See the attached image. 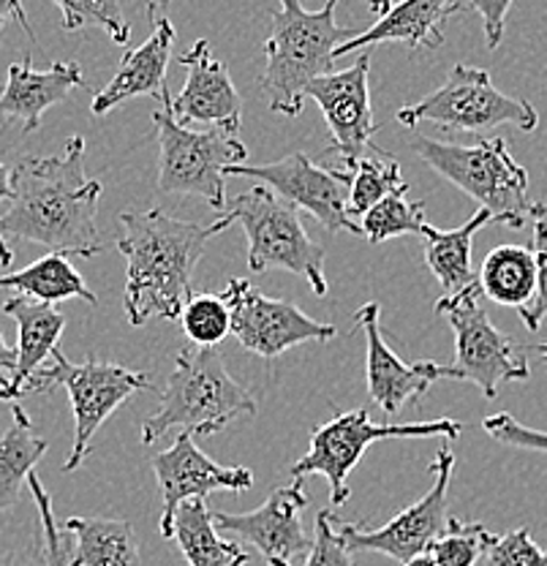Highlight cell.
Listing matches in <instances>:
<instances>
[{
	"mask_svg": "<svg viewBox=\"0 0 547 566\" xmlns=\"http://www.w3.org/2000/svg\"><path fill=\"white\" fill-rule=\"evenodd\" d=\"M512 0H472V9L482 17L485 25V39L491 50H496L504 39V22H507Z\"/></svg>",
	"mask_w": 547,
	"mask_h": 566,
	"instance_id": "obj_40",
	"label": "cell"
},
{
	"mask_svg": "<svg viewBox=\"0 0 547 566\" xmlns=\"http://www.w3.org/2000/svg\"><path fill=\"white\" fill-rule=\"evenodd\" d=\"M452 471H455V455H452L450 444L439 447L436 460L431 463L433 485L417 504L406 506L381 528L344 523L335 531H338L340 539L346 542L351 553H385V556L396 558L398 564L422 556L450 521V515H446V504H450L446 491H450Z\"/></svg>",
	"mask_w": 547,
	"mask_h": 566,
	"instance_id": "obj_12",
	"label": "cell"
},
{
	"mask_svg": "<svg viewBox=\"0 0 547 566\" xmlns=\"http://www.w3.org/2000/svg\"><path fill=\"white\" fill-rule=\"evenodd\" d=\"M414 153L444 180L480 202L493 216V223L523 229L532 218L528 172L512 158L502 137L480 139L474 145H452L439 139H414Z\"/></svg>",
	"mask_w": 547,
	"mask_h": 566,
	"instance_id": "obj_6",
	"label": "cell"
},
{
	"mask_svg": "<svg viewBox=\"0 0 547 566\" xmlns=\"http://www.w3.org/2000/svg\"><path fill=\"white\" fill-rule=\"evenodd\" d=\"M461 9V0H401L398 6H390L368 31L340 44L335 50V61L362 46L387 44V41H398L411 50H439L444 44V22Z\"/></svg>",
	"mask_w": 547,
	"mask_h": 566,
	"instance_id": "obj_23",
	"label": "cell"
},
{
	"mask_svg": "<svg viewBox=\"0 0 547 566\" xmlns=\"http://www.w3.org/2000/svg\"><path fill=\"white\" fill-rule=\"evenodd\" d=\"M351 186H349V218H362L374 205L390 193L409 191L401 164L396 158L385 156V150H376V156H365L355 169H351Z\"/></svg>",
	"mask_w": 547,
	"mask_h": 566,
	"instance_id": "obj_30",
	"label": "cell"
},
{
	"mask_svg": "<svg viewBox=\"0 0 547 566\" xmlns=\"http://www.w3.org/2000/svg\"><path fill=\"white\" fill-rule=\"evenodd\" d=\"M532 218L534 221H543V223H547V202H537L532 208Z\"/></svg>",
	"mask_w": 547,
	"mask_h": 566,
	"instance_id": "obj_45",
	"label": "cell"
},
{
	"mask_svg": "<svg viewBox=\"0 0 547 566\" xmlns=\"http://www.w3.org/2000/svg\"><path fill=\"white\" fill-rule=\"evenodd\" d=\"M14 359H17L14 349H9L3 333H0V381L9 379V376H11V370H14Z\"/></svg>",
	"mask_w": 547,
	"mask_h": 566,
	"instance_id": "obj_44",
	"label": "cell"
},
{
	"mask_svg": "<svg viewBox=\"0 0 547 566\" xmlns=\"http://www.w3.org/2000/svg\"><path fill=\"white\" fill-rule=\"evenodd\" d=\"M368 6H370V11H376V14L381 17L387 9H390V0H370Z\"/></svg>",
	"mask_w": 547,
	"mask_h": 566,
	"instance_id": "obj_47",
	"label": "cell"
},
{
	"mask_svg": "<svg viewBox=\"0 0 547 566\" xmlns=\"http://www.w3.org/2000/svg\"><path fill=\"white\" fill-rule=\"evenodd\" d=\"M182 333L191 346H219L232 333V316L221 294H197L180 311Z\"/></svg>",
	"mask_w": 547,
	"mask_h": 566,
	"instance_id": "obj_33",
	"label": "cell"
},
{
	"mask_svg": "<svg viewBox=\"0 0 547 566\" xmlns=\"http://www.w3.org/2000/svg\"><path fill=\"white\" fill-rule=\"evenodd\" d=\"M487 223H493V216L480 208L463 227L450 229V232H441L431 223L422 227L420 234L425 240V264L446 294H457L476 283V273L472 270L474 234Z\"/></svg>",
	"mask_w": 547,
	"mask_h": 566,
	"instance_id": "obj_25",
	"label": "cell"
},
{
	"mask_svg": "<svg viewBox=\"0 0 547 566\" xmlns=\"http://www.w3.org/2000/svg\"><path fill=\"white\" fill-rule=\"evenodd\" d=\"M534 259H537V292H534L532 303L523 305L520 314L523 324L528 329H539V324L547 316V223L534 221Z\"/></svg>",
	"mask_w": 547,
	"mask_h": 566,
	"instance_id": "obj_39",
	"label": "cell"
},
{
	"mask_svg": "<svg viewBox=\"0 0 547 566\" xmlns=\"http://www.w3.org/2000/svg\"><path fill=\"white\" fill-rule=\"evenodd\" d=\"M172 102V98H169ZM169 102L164 109L152 115L161 145L158 158V188L164 193H193L210 202V208H227V167L245 164V145L234 134L215 128V132H191L180 126L169 112Z\"/></svg>",
	"mask_w": 547,
	"mask_h": 566,
	"instance_id": "obj_10",
	"label": "cell"
},
{
	"mask_svg": "<svg viewBox=\"0 0 547 566\" xmlns=\"http://www.w3.org/2000/svg\"><path fill=\"white\" fill-rule=\"evenodd\" d=\"M409 191L390 193V197L381 199L379 205H374L362 216L360 234L368 238V243L379 245L385 240L401 238V234H420L425 227V205L411 202L406 197Z\"/></svg>",
	"mask_w": 547,
	"mask_h": 566,
	"instance_id": "obj_31",
	"label": "cell"
},
{
	"mask_svg": "<svg viewBox=\"0 0 547 566\" xmlns=\"http://www.w3.org/2000/svg\"><path fill=\"white\" fill-rule=\"evenodd\" d=\"M150 3H158V6H167L169 0H150Z\"/></svg>",
	"mask_w": 547,
	"mask_h": 566,
	"instance_id": "obj_49",
	"label": "cell"
},
{
	"mask_svg": "<svg viewBox=\"0 0 547 566\" xmlns=\"http://www.w3.org/2000/svg\"><path fill=\"white\" fill-rule=\"evenodd\" d=\"M167 539L178 545L188 566H245L249 553L234 542L219 536L213 523V512H208L202 499L182 501L175 510L172 523L167 528Z\"/></svg>",
	"mask_w": 547,
	"mask_h": 566,
	"instance_id": "obj_24",
	"label": "cell"
},
{
	"mask_svg": "<svg viewBox=\"0 0 547 566\" xmlns=\"http://www.w3.org/2000/svg\"><path fill=\"white\" fill-rule=\"evenodd\" d=\"M55 385L69 392L74 415V444L66 463H63V471H76L91 450V441L98 433V428L115 415L117 406H123L143 389H150V379L139 370L102 363V359L72 363V359L63 357L61 346H57L52 352L50 368H39L22 389V395L46 392Z\"/></svg>",
	"mask_w": 547,
	"mask_h": 566,
	"instance_id": "obj_7",
	"label": "cell"
},
{
	"mask_svg": "<svg viewBox=\"0 0 547 566\" xmlns=\"http://www.w3.org/2000/svg\"><path fill=\"white\" fill-rule=\"evenodd\" d=\"M180 63L186 66V87L178 98L169 102L175 120L180 126L215 123V128L238 137L240 123H243V98L208 41L199 39L191 50L182 52Z\"/></svg>",
	"mask_w": 547,
	"mask_h": 566,
	"instance_id": "obj_19",
	"label": "cell"
},
{
	"mask_svg": "<svg viewBox=\"0 0 547 566\" xmlns=\"http://www.w3.org/2000/svg\"><path fill=\"white\" fill-rule=\"evenodd\" d=\"M463 433V422L441 417L433 422L411 424H376L365 409L335 415L333 420L311 430V450L292 465L294 480H305L311 474L325 476L329 485V504L344 506L349 499V474L360 463L374 441L385 439H457Z\"/></svg>",
	"mask_w": 547,
	"mask_h": 566,
	"instance_id": "obj_9",
	"label": "cell"
},
{
	"mask_svg": "<svg viewBox=\"0 0 547 566\" xmlns=\"http://www.w3.org/2000/svg\"><path fill=\"white\" fill-rule=\"evenodd\" d=\"M243 223L249 238V268L254 273L286 270L311 283L316 297L327 294L325 279V248L308 238L299 212L294 205L270 191L267 186H254L238 193L213 223L215 234L232 223Z\"/></svg>",
	"mask_w": 547,
	"mask_h": 566,
	"instance_id": "obj_5",
	"label": "cell"
},
{
	"mask_svg": "<svg viewBox=\"0 0 547 566\" xmlns=\"http://www.w3.org/2000/svg\"><path fill=\"white\" fill-rule=\"evenodd\" d=\"M28 488H31L33 499H36V510L41 517V534H44V542H41V545H44L46 566H76L72 558V539H69V534L63 531L61 523L55 521V512H52V499H50V493L44 491V485H41L36 471L28 476Z\"/></svg>",
	"mask_w": 547,
	"mask_h": 566,
	"instance_id": "obj_35",
	"label": "cell"
},
{
	"mask_svg": "<svg viewBox=\"0 0 547 566\" xmlns=\"http://www.w3.org/2000/svg\"><path fill=\"white\" fill-rule=\"evenodd\" d=\"M338 0H327L325 9L305 11L299 0H278L273 11V33L264 41L262 87L270 98V109L286 117L303 112V91L335 66V50L355 39V28H344L335 20Z\"/></svg>",
	"mask_w": 547,
	"mask_h": 566,
	"instance_id": "obj_3",
	"label": "cell"
},
{
	"mask_svg": "<svg viewBox=\"0 0 547 566\" xmlns=\"http://www.w3.org/2000/svg\"><path fill=\"white\" fill-rule=\"evenodd\" d=\"M221 297L229 305L234 338L243 344L245 352L259 354L264 359L281 357L284 352L308 344V340L325 344L338 333L333 324L316 322L286 300L264 297L245 279L229 281Z\"/></svg>",
	"mask_w": 547,
	"mask_h": 566,
	"instance_id": "obj_13",
	"label": "cell"
},
{
	"mask_svg": "<svg viewBox=\"0 0 547 566\" xmlns=\"http://www.w3.org/2000/svg\"><path fill=\"white\" fill-rule=\"evenodd\" d=\"M0 566H46L44 545H25L0 556Z\"/></svg>",
	"mask_w": 547,
	"mask_h": 566,
	"instance_id": "obj_41",
	"label": "cell"
},
{
	"mask_svg": "<svg viewBox=\"0 0 547 566\" xmlns=\"http://www.w3.org/2000/svg\"><path fill=\"white\" fill-rule=\"evenodd\" d=\"M3 314L14 318L20 338H17L14 370H11L9 379L0 381V400L17 403V398H22V389L33 379V374L61 346L66 316L55 305L39 303V300L25 297V294H14V297L6 300Z\"/></svg>",
	"mask_w": 547,
	"mask_h": 566,
	"instance_id": "obj_22",
	"label": "cell"
},
{
	"mask_svg": "<svg viewBox=\"0 0 547 566\" xmlns=\"http://www.w3.org/2000/svg\"><path fill=\"white\" fill-rule=\"evenodd\" d=\"M398 123L406 128L428 123L441 132L461 134L491 132V128L509 123L520 132H537L539 115L528 102L498 91L485 69L457 63L439 91H433L422 102L398 109Z\"/></svg>",
	"mask_w": 547,
	"mask_h": 566,
	"instance_id": "obj_8",
	"label": "cell"
},
{
	"mask_svg": "<svg viewBox=\"0 0 547 566\" xmlns=\"http://www.w3.org/2000/svg\"><path fill=\"white\" fill-rule=\"evenodd\" d=\"M9 20H17L22 25V31L28 33V39L36 44V33H33L31 22H28L25 9H22V0H0V28L6 25Z\"/></svg>",
	"mask_w": 547,
	"mask_h": 566,
	"instance_id": "obj_42",
	"label": "cell"
},
{
	"mask_svg": "<svg viewBox=\"0 0 547 566\" xmlns=\"http://www.w3.org/2000/svg\"><path fill=\"white\" fill-rule=\"evenodd\" d=\"M120 248L126 259V316L132 327L147 318H180L182 305L193 297L191 279L208 251L213 227L180 221L164 210L120 212Z\"/></svg>",
	"mask_w": 547,
	"mask_h": 566,
	"instance_id": "obj_2",
	"label": "cell"
},
{
	"mask_svg": "<svg viewBox=\"0 0 547 566\" xmlns=\"http://www.w3.org/2000/svg\"><path fill=\"white\" fill-rule=\"evenodd\" d=\"M63 531L72 539L76 566H139V545L132 523L107 517H69Z\"/></svg>",
	"mask_w": 547,
	"mask_h": 566,
	"instance_id": "obj_26",
	"label": "cell"
},
{
	"mask_svg": "<svg viewBox=\"0 0 547 566\" xmlns=\"http://www.w3.org/2000/svg\"><path fill=\"white\" fill-rule=\"evenodd\" d=\"M256 400L223 365L215 346H186L175 359L161 406L143 424V444H156L169 428L191 436L221 433L234 417H254Z\"/></svg>",
	"mask_w": 547,
	"mask_h": 566,
	"instance_id": "obj_4",
	"label": "cell"
},
{
	"mask_svg": "<svg viewBox=\"0 0 547 566\" xmlns=\"http://www.w3.org/2000/svg\"><path fill=\"white\" fill-rule=\"evenodd\" d=\"M11 424L0 439V512L11 510L20 501L28 476L36 471L39 460L44 458L46 441L33 433L31 417L20 403H11Z\"/></svg>",
	"mask_w": 547,
	"mask_h": 566,
	"instance_id": "obj_29",
	"label": "cell"
},
{
	"mask_svg": "<svg viewBox=\"0 0 547 566\" xmlns=\"http://www.w3.org/2000/svg\"><path fill=\"white\" fill-rule=\"evenodd\" d=\"M63 11V28L66 31H82V28H102L109 35L112 44L126 50L132 41V25L123 17L117 0H55Z\"/></svg>",
	"mask_w": 547,
	"mask_h": 566,
	"instance_id": "obj_34",
	"label": "cell"
},
{
	"mask_svg": "<svg viewBox=\"0 0 547 566\" xmlns=\"http://www.w3.org/2000/svg\"><path fill=\"white\" fill-rule=\"evenodd\" d=\"M370 52H362L357 63L344 71H329L316 76L303 91V98H314L325 115L333 147L329 156L344 164V172H351L362 161L365 153L376 150L374 106H370Z\"/></svg>",
	"mask_w": 547,
	"mask_h": 566,
	"instance_id": "obj_15",
	"label": "cell"
},
{
	"mask_svg": "<svg viewBox=\"0 0 547 566\" xmlns=\"http://www.w3.org/2000/svg\"><path fill=\"white\" fill-rule=\"evenodd\" d=\"M152 471L161 485L164 512H161V534H167L172 523L175 510L182 501L208 499L215 491L243 493L254 485V474L243 465H221L213 458L204 455L197 447L191 433H182L167 452L152 458Z\"/></svg>",
	"mask_w": 547,
	"mask_h": 566,
	"instance_id": "obj_17",
	"label": "cell"
},
{
	"mask_svg": "<svg viewBox=\"0 0 547 566\" xmlns=\"http://www.w3.org/2000/svg\"><path fill=\"white\" fill-rule=\"evenodd\" d=\"M496 536L482 523H463L457 517L446 521V528L428 547V556L436 566H476Z\"/></svg>",
	"mask_w": 547,
	"mask_h": 566,
	"instance_id": "obj_32",
	"label": "cell"
},
{
	"mask_svg": "<svg viewBox=\"0 0 547 566\" xmlns=\"http://www.w3.org/2000/svg\"><path fill=\"white\" fill-rule=\"evenodd\" d=\"M480 292L504 308H517L532 303L537 292V259L526 245H498L482 262Z\"/></svg>",
	"mask_w": 547,
	"mask_h": 566,
	"instance_id": "obj_27",
	"label": "cell"
},
{
	"mask_svg": "<svg viewBox=\"0 0 547 566\" xmlns=\"http://www.w3.org/2000/svg\"><path fill=\"white\" fill-rule=\"evenodd\" d=\"M491 566H547V551L537 545L528 528H515L509 534L496 536L487 547Z\"/></svg>",
	"mask_w": 547,
	"mask_h": 566,
	"instance_id": "obj_36",
	"label": "cell"
},
{
	"mask_svg": "<svg viewBox=\"0 0 547 566\" xmlns=\"http://www.w3.org/2000/svg\"><path fill=\"white\" fill-rule=\"evenodd\" d=\"M335 523L338 521H335L333 512H319L308 558H305L303 566H355L351 564V551L335 531Z\"/></svg>",
	"mask_w": 547,
	"mask_h": 566,
	"instance_id": "obj_37",
	"label": "cell"
},
{
	"mask_svg": "<svg viewBox=\"0 0 547 566\" xmlns=\"http://www.w3.org/2000/svg\"><path fill=\"white\" fill-rule=\"evenodd\" d=\"M537 349H539V357H543V359H545V363H547V344H543V346H537Z\"/></svg>",
	"mask_w": 547,
	"mask_h": 566,
	"instance_id": "obj_48",
	"label": "cell"
},
{
	"mask_svg": "<svg viewBox=\"0 0 547 566\" xmlns=\"http://www.w3.org/2000/svg\"><path fill=\"white\" fill-rule=\"evenodd\" d=\"M355 327H362L365 346H368V363H365V374H368V392L370 400L379 406L385 415L396 417L406 403H414L422 395L431 389L433 381L452 379L450 365L422 363L406 365L403 359L396 357V352L387 346L385 335L379 329V305L368 303L355 314Z\"/></svg>",
	"mask_w": 547,
	"mask_h": 566,
	"instance_id": "obj_18",
	"label": "cell"
},
{
	"mask_svg": "<svg viewBox=\"0 0 547 566\" xmlns=\"http://www.w3.org/2000/svg\"><path fill=\"white\" fill-rule=\"evenodd\" d=\"M175 44V25L164 17L156 20L150 39L137 50H126L120 69L112 76L107 85L93 96V115H107L117 104L128 102L137 96H152L158 102H169L167 87V66L172 57Z\"/></svg>",
	"mask_w": 547,
	"mask_h": 566,
	"instance_id": "obj_20",
	"label": "cell"
},
{
	"mask_svg": "<svg viewBox=\"0 0 547 566\" xmlns=\"http://www.w3.org/2000/svg\"><path fill=\"white\" fill-rule=\"evenodd\" d=\"M436 314L446 316L455 333V363L450 365L455 381H472L493 400L504 381H526L532 376L526 346H517L491 322L482 305L480 283L457 294H444L436 303Z\"/></svg>",
	"mask_w": 547,
	"mask_h": 566,
	"instance_id": "obj_11",
	"label": "cell"
},
{
	"mask_svg": "<svg viewBox=\"0 0 547 566\" xmlns=\"http://www.w3.org/2000/svg\"><path fill=\"white\" fill-rule=\"evenodd\" d=\"M485 433L491 436L498 444L515 447V450H532V452H547V433L545 430H534L528 424L517 422L515 417L502 411V415H493L482 422Z\"/></svg>",
	"mask_w": 547,
	"mask_h": 566,
	"instance_id": "obj_38",
	"label": "cell"
},
{
	"mask_svg": "<svg viewBox=\"0 0 547 566\" xmlns=\"http://www.w3.org/2000/svg\"><path fill=\"white\" fill-rule=\"evenodd\" d=\"M303 482L294 480L292 485L273 491L254 512H213L215 528L254 545L267 566H294V558L311 551V536L303 526V512L308 506Z\"/></svg>",
	"mask_w": 547,
	"mask_h": 566,
	"instance_id": "obj_16",
	"label": "cell"
},
{
	"mask_svg": "<svg viewBox=\"0 0 547 566\" xmlns=\"http://www.w3.org/2000/svg\"><path fill=\"white\" fill-rule=\"evenodd\" d=\"M0 289H14V292L46 305L72 297L98 305V297L91 292L85 279L76 273L72 256H66V253H46V256L36 259V262L17 270V273L0 275Z\"/></svg>",
	"mask_w": 547,
	"mask_h": 566,
	"instance_id": "obj_28",
	"label": "cell"
},
{
	"mask_svg": "<svg viewBox=\"0 0 547 566\" xmlns=\"http://www.w3.org/2000/svg\"><path fill=\"white\" fill-rule=\"evenodd\" d=\"M9 199H11V169L0 164V205H6ZM11 259H14V253H11L9 243L0 238V268H9Z\"/></svg>",
	"mask_w": 547,
	"mask_h": 566,
	"instance_id": "obj_43",
	"label": "cell"
},
{
	"mask_svg": "<svg viewBox=\"0 0 547 566\" xmlns=\"http://www.w3.org/2000/svg\"><path fill=\"white\" fill-rule=\"evenodd\" d=\"M223 175L267 182L270 191L278 193L294 208L308 210L327 232L360 234V223L349 218V210H346L351 175L344 169H322L305 153H290L281 161L234 164V167H227Z\"/></svg>",
	"mask_w": 547,
	"mask_h": 566,
	"instance_id": "obj_14",
	"label": "cell"
},
{
	"mask_svg": "<svg viewBox=\"0 0 547 566\" xmlns=\"http://www.w3.org/2000/svg\"><path fill=\"white\" fill-rule=\"evenodd\" d=\"M403 566H436V564H433V558L428 556V553H422V556L411 558V562H406Z\"/></svg>",
	"mask_w": 547,
	"mask_h": 566,
	"instance_id": "obj_46",
	"label": "cell"
},
{
	"mask_svg": "<svg viewBox=\"0 0 547 566\" xmlns=\"http://www.w3.org/2000/svg\"><path fill=\"white\" fill-rule=\"evenodd\" d=\"M102 182L85 175V139L69 137L61 156H28L11 169V199L0 238L31 240L66 256H96Z\"/></svg>",
	"mask_w": 547,
	"mask_h": 566,
	"instance_id": "obj_1",
	"label": "cell"
},
{
	"mask_svg": "<svg viewBox=\"0 0 547 566\" xmlns=\"http://www.w3.org/2000/svg\"><path fill=\"white\" fill-rule=\"evenodd\" d=\"M76 87H85V76L74 61L55 63L46 71H33L31 57L11 63L6 87L0 91V120L20 123L22 132H39L44 112Z\"/></svg>",
	"mask_w": 547,
	"mask_h": 566,
	"instance_id": "obj_21",
	"label": "cell"
}]
</instances>
